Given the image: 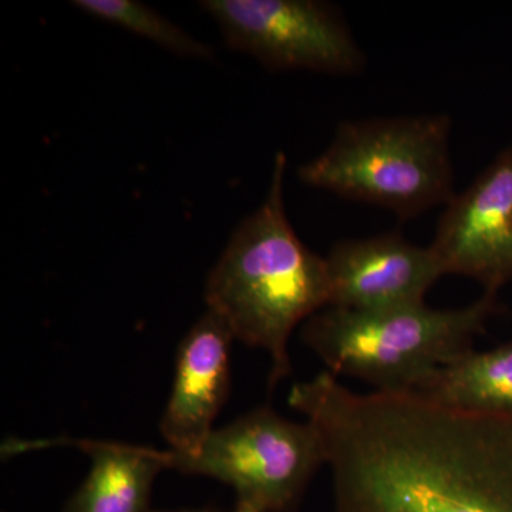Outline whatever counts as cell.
I'll return each instance as SVG.
<instances>
[{
	"instance_id": "6da1fadb",
	"label": "cell",
	"mask_w": 512,
	"mask_h": 512,
	"mask_svg": "<svg viewBox=\"0 0 512 512\" xmlns=\"http://www.w3.org/2000/svg\"><path fill=\"white\" fill-rule=\"evenodd\" d=\"M288 403L322 439L333 512H512V416L357 393L329 372Z\"/></svg>"
},
{
	"instance_id": "7a4b0ae2",
	"label": "cell",
	"mask_w": 512,
	"mask_h": 512,
	"mask_svg": "<svg viewBox=\"0 0 512 512\" xmlns=\"http://www.w3.org/2000/svg\"><path fill=\"white\" fill-rule=\"evenodd\" d=\"M285 170L279 151L268 195L235 229L204 292L208 311L227 323L234 339L271 357L269 389L292 375L293 330L330 302L326 259L303 244L286 217Z\"/></svg>"
},
{
	"instance_id": "3957f363",
	"label": "cell",
	"mask_w": 512,
	"mask_h": 512,
	"mask_svg": "<svg viewBox=\"0 0 512 512\" xmlns=\"http://www.w3.org/2000/svg\"><path fill=\"white\" fill-rule=\"evenodd\" d=\"M495 312V293L466 308L423 305L386 311L328 306L306 320L302 340L330 375L352 376L382 392L414 390L434 370L471 350Z\"/></svg>"
},
{
	"instance_id": "277c9868",
	"label": "cell",
	"mask_w": 512,
	"mask_h": 512,
	"mask_svg": "<svg viewBox=\"0 0 512 512\" xmlns=\"http://www.w3.org/2000/svg\"><path fill=\"white\" fill-rule=\"evenodd\" d=\"M446 114L350 121L328 150L303 164L299 180L348 200L412 218L453 194Z\"/></svg>"
},
{
	"instance_id": "5b68a950",
	"label": "cell",
	"mask_w": 512,
	"mask_h": 512,
	"mask_svg": "<svg viewBox=\"0 0 512 512\" xmlns=\"http://www.w3.org/2000/svg\"><path fill=\"white\" fill-rule=\"evenodd\" d=\"M165 470L214 478L234 488L237 500L264 512H291L301 503L325 447L309 421L296 423L271 407L252 410L214 429L190 451H161Z\"/></svg>"
},
{
	"instance_id": "8992f818",
	"label": "cell",
	"mask_w": 512,
	"mask_h": 512,
	"mask_svg": "<svg viewBox=\"0 0 512 512\" xmlns=\"http://www.w3.org/2000/svg\"><path fill=\"white\" fill-rule=\"evenodd\" d=\"M229 49L269 70L355 74L365 56L338 8L319 0H202Z\"/></svg>"
},
{
	"instance_id": "52a82bcc",
	"label": "cell",
	"mask_w": 512,
	"mask_h": 512,
	"mask_svg": "<svg viewBox=\"0 0 512 512\" xmlns=\"http://www.w3.org/2000/svg\"><path fill=\"white\" fill-rule=\"evenodd\" d=\"M430 248L444 275L476 279L487 293L512 279V148L451 198Z\"/></svg>"
},
{
	"instance_id": "ba28073f",
	"label": "cell",
	"mask_w": 512,
	"mask_h": 512,
	"mask_svg": "<svg viewBox=\"0 0 512 512\" xmlns=\"http://www.w3.org/2000/svg\"><path fill=\"white\" fill-rule=\"evenodd\" d=\"M325 259L329 306L350 311L423 305L431 285L444 275L433 249L394 232L339 242Z\"/></svg>"
},
{
	"instance_id": "9c48e42d",
	"label": "cell",
	"mask_w": 512,
	"mask_h": 512,
	"mask_svg": "<svg viewBox=\"0 0 512 512\" xmlns=\"http://www.w3.org/2000/svg\"><path fill=\"white\" fill-rule=\"evenodd\" d=\"M227 323L207 311L178 345L170 399L160 430L171 450L190 451L214 431L231 387Z\"/></svg>"
},
{
	"instance_id": "30bf717a",
	"label": "cell",
	"mask_w": 512,
	"mask_h": 512,
	"mask_svg": "<svg viewBox=\"0 0 512 512\" xmlns=\"http://www.w3.org/2000/svg\"><path fill=\"white\" fill-rule=\"evenodd\" d=\"M69 444L92 458L86 480L63 512H150L151 494L165 470L161 450L99 440L43 441L42 446Z\"/></svg>"
},
{
	"instance_id": "8fae6325",
	"label": "cell",
	"mask_w": 512,
	"mask_h": 512,
	"mask_svg": "<svg viewBox=\"0 0 512 512\" xmlns=\"http://www.w3.org/2000/svg\"><path fill=\"white\" fill-rule=\"evenodd\" d=\"M412 392L454 409L512 416V342L487 352L468 350Z\"/></svg>"
},
{
	"instance_id": "7c38bea8",
	"label": "cell",
	"mask_w": 512,
	"mask_h": 512,
	"mask_svg": "<svg viewBox=\"0 0 512 512\" xmlns=\"http://www.w3.org/2000/svg\"><path fill=\"white\" fill-rule=\"evenodd\" d=\"M73 5L93 18L120 26L134 35L146 37L175 55L202 60L214 59L215 50L211 46L191 36L144 3L136 0H76Z\"/></svg>"
},
{
	"instance_id": "4fadbf2b",
	"label": "cell",
	"mask_w": 512,
	"mask_h": 512,
	"mask_svg": "<svg viewBox=\"0 0 512 512\" xmlns=\"http://www.w3.org/2000/svg\"><path fill=\"white\" fill-rule=\"evenodd\" d=\"M234 512H264L261 508L256 507L255 504L249 503V501L237 500V507Z\"/></svg>"
},
{
	"instance_id": "5bb4252c",
	"label": "cell",
	"mask_w": 512,
	"mask_h": 512,
	"mask_svg": "<svg viewBox=\"0 0 512 512\" xmlns=\"http://www.w3.org/2000/svg\"><path fill=\"white\" fill-rule=\"evenodd\" d=\"M150 512H220L215 507L183 508V510H151Z\"/></svg>"
}]
</instances>
